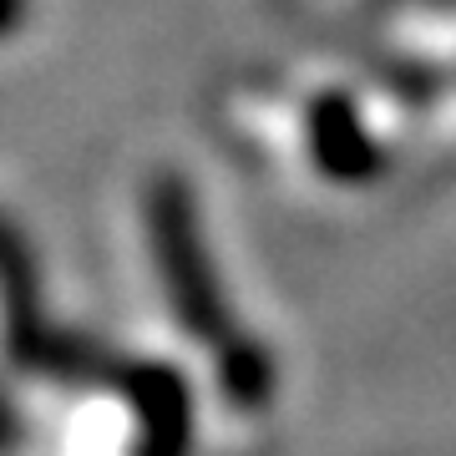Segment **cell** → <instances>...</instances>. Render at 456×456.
<instances>
[{
	"label": "cell",
	"mask_w": 456,
	"mask_h": 456,
	"mask_svg": "<svg viewBox=\"0 0 456 456\" xmlns=\"http://www.w3.org/2000/svg\"><path fill=\"white\" fill-rule=\"evenodd\" d=\"M127 401L137 416V456H188L193 406L178 370L158 360H137L127 370Z\"/></svg>",
	"instance_id": "cell-2"
},
{
	"label": "cell",
	"mask_w": 456,
	"mask_h": 456,
	"mask_svg": "<svg viewBox=\"0 0 456 456\" xmlns=\"http://www.w3.org/2000/svg\"><path fill=\"white\" fill-rule=\"evenodd\" d=\"M152 259H158V274H163L173 320L193 340L218 345L233 330V320H228L218 274H213L208 254H203L193 208H188V198H183L178 183H163L152 193Z\"/></svg>",
	"instance_id": "cell-1"
},
{
	"label": "cell",
	"mask_w": 456,
	"mask_h": 456,
	"mask_svg": "<svg viewBox=\"0 0 456 456\" xmlns=\"http://www.w3.org/2000/svg\"><path fill=\"white\" fill-rule=\"evenodd\" d=\"M213 355H218V386L224 395L233 401L239 411H259L269 406V391H274V365L264 355L259 340H244V335H233L228 330L224 340L213 345Z\"/></svg>",
	"instance_id": "cell-3"
}]
</instances>
